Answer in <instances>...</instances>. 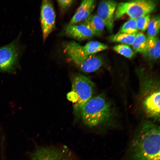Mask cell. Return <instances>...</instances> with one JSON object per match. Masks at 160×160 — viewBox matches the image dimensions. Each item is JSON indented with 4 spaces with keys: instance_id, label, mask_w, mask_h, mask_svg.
I'll use <instances>...</instances> for the list:
<instances>
[{
    "instance_id": "17",
    "label": "cell",
    "mask_w": 160,
    "mask_h": 160,
    "mask_svg": "<svg viewBox=\"0 0 160 160\" xmlns=\"http://www.w3.org/2000/svg\"><path fill=\"white\" fill-rule=\"evenodd\" d=\"M85 46L86 55L88 56L95 54L108 48L106 44L97 41H89L86 44Z\"/></svg>"
},
{
    "instance_id": "1",
    "label": "cell",
    "mask_w": 160,
    "mask_h": 160,
    "mask_svg": "<svg viewBox=\"0 0 160 160\" xmlns=\"http://www.w3.org/2000/svg\"><path fill=\"white\" fill-rule=\"evenodd\" d=\"M159 127L149 121L141 124L132 140V160H160Z\"/></svg>"
},
{
    "instance_id": "14",
    "label": "cell",
    "mask_w": 160,
    "mask_h": 160,
    "mask_svg": "<svg viewBox=\"0 0 160 160\" xmlns=\"http://www.w3.org/2000/svg\"><path fill=\"white\" fill-rule=\"evenodd\" d=\"M136 35L118 32L110 36L109 39L111 42H119L122 44L132 45Z\"/></svg>"
},
{
    "instance_id": "8",
    "label": "cell",
    "mask_w": 160,
    "mask_h": 160,
    "mask_svg": "<svg viewBox=\"0 0 160 160\" xmlns=\"http://www.w3.org/2000/svg\"><path fill=\"white\" fill-rule=\"evenodd\" d=\"M71 61L83 72L90 73L98 70L102 65L103 57L101 55L94 54L87 56L74 55Z\"/></svg>"
},
{
    "instance_id": "13",
    "label": "cell",
    "mask_w": 160,
    "mask_h": 160,
    "mask_svg": "<svg viewBox=\"0 0 160 160\" xmlns=\"http://www.w3.org/2000/svg\"><path fill=\"white\" fill-rule=\"evenodd\" d=\"M80 24L87 27L98 36L101 35L105 26L103 20L95 14H91Z\"/></svg>"
},
{
    "instance_id": "9",
    "label": "cell",
    "mask_w": 160,
    "mask_h": 160,
    "mask_svg": "<svg viewBox=\"0 0 160 160\" xmlns=\"http://www.w3.org/2000/svg\"><path fill=\"white\" fill-rule=\"evenodd\" d=\"M118 5L114 0H103L98 6L97 15L103 20L109 32L112 33L114 26V15Z\"/></svg>"
},
{
    "instance_id": "5",
    "label": "cell",
    "mask_w": 160,
    "mask_h": 160,
    "mask_svg": "<svg viewBox=\"0 0 160 160\" xmlns=\"http://www.w3.org/2000/svg\"><path fill=\"white\" fill-rule=\"evenodd\" d=\"M40 20L43 42L54 29L56 15L53 4L50 0H43L41 2Z\"/></svg>"
},
{
    "instance_id": "15",
    "label": "cell",
    "mask_w": 160,
    "mask_h": 160,
    "mask_svg": "<svg viewBox=\"0 0 160 160\" xmlns=\"http://www.w3.org/2000/svg\"><path fill=\"white\" fill-rule=\"evenodd\" d=\"M147 39L143 33H137L132 45L135 53H142L145 49L147 44Z\"/></svg>"
},
{
    "instance_id": "16",
    "label": "cell",
    "mask_w": 160,
    "mask_h": 160,
    "mask_svg": "<svg viewBox=\"0 0 160 160\" xmlns=\"http://www.w3.org/2000/svg\"><path fill=\"white\" fill-rule=\"evenodd\" d=\"M160 28L159 16H155L151 19L149 23L147 29V38H153L156 37L159 32Z\"/></svg>"
},
{
    "instance_id": "23",
    "label": "cell",
    "mask_w": 160,
    "mask_h": 160,
    "mask_svg": "<svg viewBox=\"0 0 160 160\" xmlns=\"http://www.w3.org/2000/svg\"><path fill=\"white\" fill-rule=\"evenodd\" d=\"M160 42L159 37H155V44L154 47L153 59H157L160 56Z\"/></svg>"
},
{
    "instance_id": "20",
    "label": "cell",
    "mask_w": 160,
    "mask_h": 160,
    "mask_svg": "<svg viewBox=\"0 0 160 160\" xmlns=\"http://www.w3.org/2000/svg\"><path fill=\"white\" fill-rule=\"evenodd\" d=\"M154 44L155 37L153 38L147 39L146 46L142 53L145 58L148 59H153Z\"/></svg>"
},
{
    "instance_id": "21",
    "label": "cell",
    "mask_w": 160,
    "mask_h": 160,
    "mask_svg": "<svg viewBox=\"0 0 160 160\" xmlns=\"http://www.w3.org/2000/svg\"><path fill=\"white\" fill-rule=\"evenodd\" d=\"M151 20L150 14L139 17L136 20V23L138 30L145 31L147 30Z\"/></svg>"
},
{
    "instance_id": "2",
    "label": "cell",
    "mask_w": 160,
    "mask_h": 160,
    "mask_svg": "<svg viewBox=\"0 0 160 160\" xmlns=\"http://www.w3.org/2000/svg\"><path fill=\"white\" fill-rule=\"evenodd\" d=\"M80 112L84 123L88 127H94L108 120L113 111L110 103L103 96L98 95L86 102Z\"/></svg>"
},
{
    "instance_id": "10",
    "label": "cell",
    "mask_w": 160,
    "mask_h": 160,
    "mask_svg": "<svg viewBox=\"0 0 160 160\" xmlns=\"http://www.w3.org/2000/svg\"><path fill=\"white\" fill-rule=\"evenodd\" d=\"M160 92L159 89L151 91L145 96L143 106L147 115L151 118L159 120Z\"/></svg>"
},
{
    "instance_id": "7",
    "label": "cell",
    "mask_w": 160,
    "mask_h": 160,
    "mask_svg": "<svg viewBox=\"0 0 160 160\" xmlns=\"http://www.w3.org/2000/svg\"><path fill=\"white\" fill-rule=\"evenodd\" d=\"M71 157L65 148L39 147L31 154L30 160H71Z\"/></svg>"
},
{
    "instance_id": "3",
    "label": "cell",
    "mask_w": 160,
    "mask_h": 160,
    "mask_svg": "<svg viewBox=\"0 0 160 160\" xmlns=\"http://www.w3.org/2000/svg\"><path fill=\"white\" fill-rule=\"evenodd\" d=\"M95 85L88 77L82 75L75 77L71 92L68 94V99L72 102L74 109L80 112L84 104L92 98Z\"/></svg>"
},
{
    "instance_id": "4",
    "label": "cell",
    "mask_w": 160,
    "mask_h": 160,
    "mask_svg": "<svg viewBox=\"0 0 160 160\" xmlns=\"http://www.w3.org/2000/svg\"><path fill=\"white\" fill-rule=\"evenodd\" d=\"M157 3L153 0H135L122 2L118 4L114 15V20L124 15L130 18L137 19L150 14L156 9Z\"/></svg>"
},
{
    "instance_id": "19",
    "label": "cell",
    "mask_w": 160,
    "mask_h": 160,
    "mask_svg": "<svg viewBox=\"0 0 160 160\" xmlns=\"http://www.w3.org/2000/svg\"><path fill=\"white\" fill-rule=\"evenodd\" d=\"M113 49L117 53L128 58H132L135 54L131 47L126 44H120L114 46Z\"/></svg>"
},
{
    "instance_id": "12",
    "label": "cell",
    "mask_w": 160,
    "mask_h": 160,
    "mask_svg": "<svg viewBox=\"0 0 160 160\" xmlns=\"http://www.w3.org/2000/svg\"><path fill=\"white\" fill-rule=\"evenodd\" d=\"M95 3L94 0L82 1L68 25H76L86 19L91 14L95 8Z\"/></svg>"
},
{
    "instance_id": "22",
    "label": "cell",
    "mask_w": 160,
    "mask_h": 160,
    "mask_svg": "<svg viewBox=\"0 0 160 160\" xmlns=\"http://www.w3.org/2000/svg\"><path fill=\"white\" fill-rule=\"evenodd\" d=\"M75 1L73 0H58L57 1L59 6L62 11L67 9L73 4Z\"/></svg>"
},
{
    "instance_id": "11",
    "label": "cell",
    "mask_w": 160,
    "mask_h": 160,
    "mask_svg": "<svg viewBox=\"0 0 160 160\" xmlns=\"http://www.w3.org/2000/svg\"><path fill=\"white\" fill-rule=\"evenodd\" d=\"M65 35L78 41H83L95 36L94 33L84 25H66L64 28Z\"/></svg>"
},
{
    "instance_id": "18",
    "label": "cell",
    "mask_w": 160,
    "mask_h": 160,
    "mask_svg": "<svg viewBox=\"0 0 160 160\" xmlns=\"http://www.w3.org/2000/svg\"><path fill=\"white\" fill-rule=\"evenodd\" d=\"M136 20L130 18L122 25L118 32L129 34H136L138 31Z\"/></svg>"
},
{
    "instance_id": "6",
    "label": "cell",
    "mask_w": 160,
    "mask_h": 160,
    "mask_svg": "<svg viewBox=\"0 0 160 160\" xmlns=\"http://www.w3.org/2000/svg\"><path fill=\"white\" fill-rule=\"evenodd\" d=\"M17 41L0 47V70L12 71L17 62L19 50Z\"/></svg>"
}]
</instances>
